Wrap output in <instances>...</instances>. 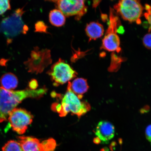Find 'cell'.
Wrapping results in <instances>:
<instances>
[{
  "label": "cell",
  "mask_w": 151,
  "mask_h": 151,
  "mask_svg": "<svg viewBox=\"0 0 151 151\" xmlns=\"http://www.w3.org/2000/svg\"><path fill=\"white\" fill-rule=\"evenodd\" d=\"M86 31L90 40H95L103 35L104 28L102 24L99 22H92L86 26Z\"/></svg>",
  "instance_id": "cell-12"
},
{
  "label": "cell",
  "mask_w": 151,
  "mask_h": 151,
  "mask_svg": "<svg viewBox=\"0 0 151 151\" xmlns=\"http://www.w3.org/2000/svg\"><path fill=\"white\" fill-rule=\"evenodd\" d=\"M80 99L71 90L70 82H69L67 91L61 98V104H54L52 108L58 112L60 116H65L71 112L80 118L90 109L89 104Z\"/></svg>",
  "instance_id": "cell-2"
},
{
  "label": "cell",
  "mask_w": 151,
  "mask_h": 151,
  "mask_svg": "<svg viewBox=\"0 0 151 151\" xmlns=\"http://www.w3.org/2000/svg\"><path fill=\"white\" fill-rule=\"evenodd\" d=\"M114 7L117 14L124 20L141 24V18L144 8L141 0H120Z\"/></svg>",
  "instance_id": "cell-5"
},
{
  "label": "cell",
  "mask_w": 151,
  "mask_h": 151,
  "mask_svg": "<svg viewBox=\"0 0 151 151\" xmlns=\"http://www.w3.org/2000/svg\"><path fill=\"white\" fill-rule=\"evenodd\" d=\"M2 151H23L20 143L16 141L11 140L5 143Z\"/></svg>",
  "instance_id": "cell-16"
},
{
  "label": "cell",
  "mask_w": 151,
  "mask_h": 151,
  "mask_svg": "<svg viewBox=\"0 0 151 151\" xmlns=\"http://www.w3.org/2000/svg\"><path fill=\"white\" fill-rule=\"evenodd\" d=\"M48 73L56 86L65 83L77 75L76 71L69 64L61 59L52 66Z\"/></svg>",
  "instance_id": "cell-6"
},
{
  "label": "cell",
  "mask_w": 151,
  "mask_h": 151,
  "mask_svg": "<svg viewBox=\"0 0 151 151\" xmlns=\"http://www.w3.org/2000/svg\"><path fill=\"white\" fill-rule=\"evenodd\" d=\"M10 0H0V15L11 9Z\"/></svg>",
  "instance_id": "cell-18"
},
{
  "label": "cell",
  "mask_w": 151,
  "mask_h": 151,
  "mask_svg": "<svg viewBox=\"0 0 151 151\" xmlns=\"http://www.w3.org/2000/svg\"><path fill=\"white\" fill-rule=\"evenodd\" d=\"M70 86L72 91L81 99L83 94L86 93L89 88L87 81L83 78L75 79L72 83H70Z\"/></svg>",
  "instance_id": "cell-13"
},
{
  "label": "cell",
  "mask_w": 151,
  "mask_h": 151,
  "mask_svg": "<svg viewBox=\"0 0 151 151\" xmlns=\"http://www.w3.org/2000/svg\"><path fill=\"white\" fill-rule=\"evenodd\" d=\"M24 11L23 8L16 9L11 16L3 19L1 23V31L7 39L8 43L21 33L25 34L28 27L24 24L22 17Z\"/></svg>",
  "instance_id": "cell-4"
},
{
  "label": "cell",
  "mask_w": 151,
  "mask_h": 151,
  "mask_svg": "<svg viewBox=\"0 0 151 151\" xmlns=\"http://www.w3.org/2000/svg\"><path fill=\"white\" fill-rule=\"evenodd\" d=\"M48 1H52L53 2H57L58 1H59V0H48Z\"/></svg>",
  "instance_id": "cell-25"
},
{
  "label": "cell",
  "mask_w": 151,
  "mask_h": 151,
  "mask_svg": "<svg viewBox=\"0 0 151 151\" xmlns=\"http://www.w3.org/2000/svg\"><path fill=\"white\" fill-rule=\"evenodd\" d=\"M143 45L147 49L151 50V33L147 34L143 39Z\"/></svg>",
  "instance_id": "cell-20"
},
{
  "label": "cell",
  "mask_w": 151,
  "mask_h": 151,
  "mask_svg": "<svg viewBox=\"0 0 151 151\" xmlns=\"http://www.w3.org/2000/svg\"><path fill=\"white\" fill-rule=\"evenodd\" d=\"M33 118V115L26 109L17 108L9 113L8 119L13 131L22 135L25 133Z\"/></svg>",
  "instance_id": "cell-7"
},
{
  "label": "cell",
  "mask_w": 151,
  "mask_h": 151,
  "mask_svg": "<svg viewBox=\"0 0 151 151\" xmlns=\"http://www.w3.org/2000/svg\"><path fill=\"white\" fill-rule=\"evenodd\" d=\"M115 128L114 126L106 121H102L96 127L95 134L101 142L107 143L114 137Z\"/></svg>",
  "instance_id": "cell-9"
},
{
  "label": "cell",
  "mask_w": 151,
  "mask_h": 151,
  "mask_svg": "<svg viewBox=\"0 0 151 151\" xmlns=\"http://www.w3.org/2000/svg\"><path fill=\"white\" fill-rule=\"evenodd\" d=\"M29 86L30 89L36 90L38 86L37 81L35 80H32L29 83Z\"/></svg>",
  "instance_id": "cell-22"
},
{
  "label": "cell",
  "mask_w": 151,
  "mask_h": 151,
  "mask_svg": "<svg viewBox=\"0 0 151 151\" xmlns=\"http://www.w3.org/2000/svg\"><path fill=\"white\" fill-rule=\"evenodd\" d=\"M109 150L107 149L103 148L102 149L101 151H108Z\"/></svg>",
  "instance_id": "cell-24"
},
{
  "label": "cell",
  "mask_w": 151,
  "mask_h": 151,
  "mask_svg": "<svg viewBox=\"0 0 151 151\" xmlns=\"http://www.w3.org/2000/svg\"><path fill=\"white\" fill-rule=\"evenodd\" d=\"M146 136L147 139L151 142V124L147 126L146 128Z\"/></svg>",
  "instance_id": "cell-21"
},
{
  "label": "cell",
  "mask_w": 151,
  "mask_h": 151,
  "mask_svg": "<svg viewBox=\"0 0 151 151\" xmlns=\"http://www.w3.org/2000/svg\"><path fill=\"white\" fill-rule=\"evenodd\" d=\"M17 138L23 151H42L41 143L36 138L22 136Z\"/></svg>",
  "instance_id": "cell-11"
},
{
  "label": "cell",
  "mask_w": 151,
  "mask_h": 151,
  "mask_svg": "<svg viewBox=\"0 0 151 151\" xmlns=\"http://www.w3.org/2000/svg\"><path fill=\"white\" fill-rule=\"evenodd\" d=\"M42 151H54L56 146L55 139L50 138L45 140L41 143Z\"/></svg>",
  "instance_id": "cell-17"
},
{
  "label": "cell",
  "mask_w": 151,
  "mask_h": 151,
  "mask_svg": "<svg viewBox=\"0 0 151 151\" xmlns=\"http://www.w3.org/2000/svg\"><path fill=\"white\" fill-rule=\"evenodd\" d=\"M45 88L21 91L7 90L0 87V122L6 121L9 113L26 98H40L46 92Z\"/></svg>",
  "instance_id": "cell-1"
},
{
  "label": "cell",
  "mask_w": 151,
  "mask_h": 151,
  "mask_svg": "<svg viewBox=\"0 0 151 151\" xmlns=\"http://www.w3.org/2000/svg\"><path fill=\"white\" fill-rule=\"evenodd\" d=\"M0 81L2 88L9 90L16 88L18 83L17 77L11 73H6L4 75L1 77Z\"/></svg>",
  "instance_id": "cell-14"
},
{
  "label": "cell",
  "mask_w": 151,
  "mask_h": 151,
  "mask_svg": "<svg viewBox=\"0 0 151 151\" xmlns=\"http://www.w3.org/2000/svg\"><path fill=\"white\" fill-rule=\"evenodd\" d=\"M49 19L50 23L56 27H61L65 22V16L59 9H55L51 11Z\"/></svg>",
  "instance_id": "cell-15"
},
{
  "label": "cell",
  "mask_w": 151,
  "mask_h": 151,
  "mask_svg": "<svg viewBox=\"0 0 151 151\" xmlns=\"http://www.w3.org/2000/svg\"><path fill=\"white\" fill-rule=\"evenodd\" d=\"M85 2V0H59L57 5L65 16H76L80 19L87 11Z\"/></svg>",
  "instance_id": "cell-8"
},
{
  "label": "cell",
  "mask_w": 151,
  "mask_h": 151,
  "mask_svg": "<svg viewBox=\"0 0 151 151\" xmlns=\"http://www.w3.org/2000/svg\"><path fill=\"white\" fill-rule=\"evenodd\" d=\"M145 9L146 12L144 13V15L150 25L148 31L149 32H151V5L146 4L145 5Z\"/></svg>",
  "instance_id": "cell-19"
},
{
  "label": "cell",
  "mask_w": 151,
  "mask_h": 151,
  "mask_svg": "<svg viewBox=\"0 0 151 151\" xmlns=\"http://www.w3.org/2000/svg\"><path fill=\"white\" fill-rule=\"evenodd\" d=\"M101 0H93L92 6L93 8H96L101 3Z\"/></svg>",
  "instance_id": "cell-23"
},
{
  "label": "cell",
  "mask_w": 151,
  "mask_h": 151,
  "mask_svg": "<svg viewBox=\"0 0 151 151\" xmlns=\"http://www.w3.org/2000/svg\"><path fill=\"white\" fill-rule=\"evenodd\" d=\"M49 54L48 50L38 51L37 48L32 52L31 58L25 62L28 71L30 72H39L40 71L39 67H41L42 64L44 63L43 60L47 59L45 58L48 57Z\"/></svg>",
  "instance_id": "cell-10"
},
{
  "label": "cell",
  "mask_w": 151,
  "mask_h": 151,
  "mask_svg": "<svg viewBox=\"0 0 151 151\" xmlns=\"http://www.w3.org/2000/svg\"><path fill=\"white\" fill-rule=\"evenodd\" d=\"M109 27L103 41L101 47L109 52L119 53L121 51L120 47V41L117 33L123 31V28L121 25L119 18L114 9L110 8L109 12Z\"/></svg>",
  "instance_id": "cell-3"
}]
</instances>
